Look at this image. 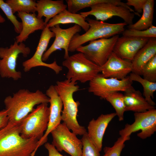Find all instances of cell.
Wrapping results in <instances>:
<instances>
[{"label": "cell", "instance_id": "obj_1", "mask_svg": "<svg viewBox=\"0 0 156 156\" xmlns=\"http://www.w3.org/2000/svg\"><path fill=\"white\" fill-rule=\"evenodd\" d=\"M49 102V98L40 90L32 92L25 89L6 96L4 100L9 121L14 123H19L36 105Z\"/></svg>", "mask_w": 156, "mask_h": 156}, {"label": "cell", "instance_id": "obj_2", "mask_svg": "<svg viewBox=\"0 0 156 156\" xmlns=\"http://www.w3.org/2000/svg\"><path fill=\"white\" fill-rule=\"evenodd\" d=\"M38 141L36 138H24L19 123L9 121L0 130V156H31Z\"/></svg>", "mask_w": 156, "mask_h": 156}, {"label": "cell", "instance_id": "obj_3", "mask_svg": "<svg viewBox=\"0 0 156 156\" xmlns=\"http://www.w3.org/2000/svg\"><path fill=\"white\" fill-rule=\"evenodd\" d=\"M55 86L63 104L61 120L76 135H83L87 131L85 127L80 125L77 120L80 103L79 101H75L73 97L74 93L79 90V86L77 82H73L67 79L57 81Z\"/></svg>", "mask_w": 156, "mask_h": 156}, {"label": "cell", "instance_id": "obj_4", "mask_svg": "<svg viewBox=\"0 0 156 156\" xmlns=\"http://www.w3.org/2000/svg\"><path fill=\"white\" fill-rule=\"evenodd\" d=\"M89 28L85 33L75 34L71 39L68 48L69 52H73L88 42L103 38H108L122 33L127 24L125 22L109 23L89 18H86Z\"/></svg>", "mask_w": 156, "mask_h": 156}, {"label": "cell", "instance_id": "obj_5", "mask_svg": "<svg viewBox=\"0 0 156 156\" xmlns=\"http://www.w3.org/2000/svg\"><path fill=\"white\" fill-rule=\"evenodd\" d=\"M62 64L68 70L66 79L73 82L79 81L84 83L90 81L101 71V67L79 52L69 56Z\"/></svg>", "mask_w": 156, "mask_h": 156}, {"label": "cell", "instance_id": "obj_6", "mask_svg": "<svg viewBox=\"0 0 156 156\" xmlns=\"http://www.w3.org/2000/svg\"><path fill=\"white\" fill-rule=\"evenodd\" d=\"M48 103L37 105L19 122L20 133L24 138L40 140L48 127L50 114Z\"/></svg>", "mask_w": 156, "mask_h": 156}, {"label": "cell", "instance_id": "obj_7", "mask_svg": "<svg viewBox=\"0 0 156 156\" xmlns=\"http://www.w3.org/2000/svg\"><path fill=\"white\" fill-rule=\"evenodd\" d=\"M31 50L23 42L18 43L15 40L9 47H0V75L3 78H12L16 81L22 77L21 73L16 69L18 55L22 54L27 57Z\"/></svg>", "mask_w": 156, "mask_h": 156}, {"label": "cell", "instance_id": "obj_8", "mask_svg": "<svg viewBox=\"0 0 156 156\" xmlns=\"http://www.w3.org/2000/svg\"><path fill=\"white\" fill-rule=\"evenodd\" d=\"M133 81L127 76L119 80L106 78L99 73L89 81L88 91L94 95L105 99L110 94L119 91L129 92L135 90L132 86Z\"/></svg>", "mask_w": 156, "mask_h": 156}, {"label": "cell", "instance_id": "obj_9", "mask_svg": "<svg viewBox=\"0 0 156 156\" xmlns=\"http://www.w3.org/2000/svg\"><path fill=\"white\" fill-rule=\"evenodd\" d=\"M118 35L110 38L100 39L89 42L85 46H81L76 51L83 53L90 61L101 67L107 62L113 51Z\"/></svg>", "mask_w": 156, "mask_h": 156}, {"label": "cell", "instance_id": "obj_10", "mask_svg": "<svg viewBox=\"0 0 156 156\" xmlns=\"http://www.w3.org/2000/svg\"><path fill=\"white\" fill-rule=\"evenodd\" d=\"M50 133L52 137V144L58 151H64L71 156H81V140L71 132L64 122L59 124Z\"/></svg>", "mask_w": 156, "mask_h": 156}, {"label": "cell", "instance_id": "obj_11", "mask_svg": "<svg viewBox=\"0 0 156 156\" xmlns=\"http://www.w3.org/2000/svg\"><path fill=\"white\" fill-rule=\"evenodd\" d=\"M135 121L131 124H126L125 128L120 131L119 134L122 138L129 137L133 133L139 130L137 134L140 138L144 139L151 136L156 131V109L154 108L146 112H135Z\"/></svg>", "mask_w": 156, "mask_h": 156}, {"label": "cell", "instance_id": "obj_12", "mask_svg": "<svg viewBox=\"0 0 156 156\" xmlns=\"http://www.w3.org/2000/svg\"><path fill=\"white\" fill-rule=\"evenodd\" d=\"M90 11L80 14L86 18L89 15L93 16L96 20L104 22L114 16L122 18L127 25L133 24L135 14L127 8L111 3H103L91 6Z\"/></svg>", "mask_w": 156, "mask_h": 156}, {"label": "cell", "instance_id": "obj_13", "mask_svg": "<svg viewBox=\"0 0 156 156\" xmlns=\"http://www.w3.org/2000/svg\"><path fill=\"white\" fill-rule=\"evenodd\" d=\"M55 37L54 33L50 30V28L46 26L42 32L34 54L31 58L22 63L24 72H28L32 68L38 66L49 68L53 70L57 74L62 71V67L59 65L56 61L51 63L48 64L43 62L42 59L51 39Z\"/></svg>", "mask_w": 156, "mask_h": 156}, {"label": "cell", "instance_id": "obj_14", "mask_svg": "<svg viewBox=\"0 0 156 156\" xmlns=\"http://www.w3.org/2000/svg\"><path fill=\"white\" fill-rule=\"evenodd\" d=\"M50 29L55 34V38L51 46L44 54L42 61H46L52 53L60 49H64V58L67 59L69 56L68 48L71 40L75 34L81 31V27L75 24L68 28L62 29L60 25H57L50 28Z\"/></svg>", "mask_w": 156, "mask_h": 156}, {"label": "cell", "instance_id": "obj_15", "mask_svg": "<svg viewBox=\"0 0 156 156\" xmlns=\"http://www.w3.org/2000/svg\"><path fill=\"white\" fill-rule=\"evenodd\" d=\"M46 95L49 98L50 105L49 119L47 129L42 138L38 142L34 152L36 153L38 148L47 142L48 136L51 131L61 123L63 104L55 86H50L46 91Z\"/></svg>", "mask_w": 156, "mask_h": 156}, {"label": "cell", "instance_id": "obj_16", "mask_svg": "<svg viewBox=\"0 0 156 156\" xmlns=\"http://www.w3.org/2000/svg\"><path fill=\"white\" fill-rule=\"evenodd\" d=\"M131 62L123 59L112 52L105 64L101 67V75L106 78L122 79L132 72Z\"/></svg>", "mask_w": 156, "mask_h": 156}, {"label": "cell", "instance_id": "obj_17", "mask_svg": "<svg viewBox=\"0 0 156 156\" xmlns=\"http://www.w3.org/2000/svg\"><path fill=\"white\" fill-rule=\"evenodd\" d=\"M149 38L124 36L119 37L113 51L121 58L131 62L137 52L146 43Z\"/></svg>", "mask_w": 156, "mask_h": 156}, {"label": "cell", "instance_id": "obj_18", "mask_svg": "<svg viewBox=\"0 0 156 156\" xmlns=\"http://www.w3.org/2000/svg\"><path fill=\"white\" fill-rule=\"evenodd\" d=\"M115 113L101 114L96 119L93 118L88 126V135L91 141L100 152L102 150L103 137L106 128L116 116Z\"/></svg>", "mask_w": 156, "mask_h": 156}, {"label": "cell", "instance_id": "obj_19", "mask_svg": "<svg viewBox=\"0 0 156 156\" xmlns=\"http://www.w3.org/2000/svg\"><path fill=\"white\" fill-rule=\"evenodd\" d=\"M18 16L22 21V29L15 40L18 43L25 41L29 36L38 30H43L46 25L43 19L38 18L35 13H28L18 12Z\"/></svg>", "mask_w": 156, "mask_h": 156}, {"label": "cell", "instance_id": "obj_20", "mask_svg": "<svg viewBox=\"0 0 156 156\" xmlns=\"http://www.w3.org/2000/svg\"><path fill=\"white\" fill-rule=\"evenodd\" d=\"M155 55L156 38H149L146 43L138 51L131 61L132 73L141 75L144 66Z\"/></svg>", "mask_w": 156, "mask_h": 156}, {"label": "cell", "instance_id": "obj_21", "mask_svg": "<svg viewBox=\"0 0 156 156\" xmlns=\"http://www.w3.org/2000/svg\"><path fill=\"white\" fill-rule=\"evenodd\" d=\"M67 8V5L63 0H40L36 2L37 17L42 18L45 17L44 21L47 25L49 21Z\"/></svg>", "mask_w": 156, "mask_h": 156}, {"label": "cell", "instance_id": "obj_22", "mask_svg": "<svg viewBox=\"0 0 156 156\" xmlns=\"http://www.w3.org/2000/svg\"><path fill=\"white\" fill-rule=\"evenodd\" d=\"M124 99L126 111L141 112L155 108L147 102L139 90L135 89L125 92Z\"/></svg>", "mask_w": 156, "mask_h": 156}, {"label": "cell", "instance_id": "obj_23", "mask_svg": "<svg viewBox=\"0 0 156 156\" xmlns=\"http://www.w3.org/2000/svg\"><path fill=\"white\" fill-rule=\"evenodd\" d=\"M74 23L80 26L85 31L89 28L86 18L80 13H71L65 9L50 19L46 26L50 28L57 25Z\"/></svg>", "mask_w": 156, "mask_h": 156}, {"label": "cell", "instance_id": "obj_24", "mask_svg": "<svg viewBox=\"0 0 156 156\" xmlns=\"http://www.w3.org/2000/svg\"><path fill=\"white\" fill-rule=\"evenodd\" d=\"M155 1L147 0L140 18L135 23L129 25L128 29L138 30L146 29L152 26L153 18Z\"/></svg>", "mask_w": 156, "mask_h": 156}, {"label": "cell", "instance_id": "obj_25", "mask_svg": "<svg viewBox=\"0 0 156 156\" xmlns=\"http://www.w3.org/2000/svg\"><path fill=\"white\" fill-rule=\"evenodd\" d=\"M66 1L67 10L74 13H76L81 9L101 3H111L120 6L123 5V3L120 0H66Z\"/></svg>", "mask_w": 156, "mask_h": 156}, {"label": "cell", "instance_id": "obj_26", "mask_svg": "<svg viewBox=\"0 0 156 156\" xmlns=\"http://www.w3.org/2000/svg\"><path fill=\"white\" fill-rule=\"evenodd\" d=\"M129 76L132 81L138 82L142 85L144 98L151 105L155 106V103L151 98H154V93L156 90V82L148 81L141 77L140 75L133 73H131Z\"/></svg>", "mask_w": 156, "mask_h": 156}, {"label": "cell", "instance_id": "obj_27", "mask_svg": "<svg viewBox=\"0 0 156 156\" xmlns=\"http://www.w3.org/2000/svg\"><path fill=\"white\" fill-rule=\"evenodd\" d=\"M5 2L11 8L14 14L16 12L34 13L36 12V2L33 0H7Z\"/></svg>", "mask_w": 156, "mask_h": 156}, {"label": "cell", "instance_id": "obj_28", "mask_svg": "<svg viewBox=\"0 0 156 156\" xmlns=\"http://www.w3.org/2000/svg\"><path fill=\"white\" fill-rule=\"evenodd\" d=\"M109 102L114 108L119 120L124 119V114L125 110V106L124 99V94L119 92L110 94L105 99Z\"/></svg>", "mask_w": 156, "mask_h": 156}, {"label": "cell", "instance_id": "obj_29", "mask_svg": "<svg viewBox=\"0 0 156 156\" xmlns=\"http://www.w3.org/2000/svg\"><path fill=\"white\" fill-rule=\"evenodd\" d=\"M0 8L4 12L8 19L13 25L15 32L19 34L22 29V23L17 20L10 5L3 0H0Z\"/></svg>", "mask_w": 156, "mask_h": 156}, {"label": "cell", "instance_id": "obj_30", "mask_svg": "<svg viewBox=\"0 0 156 156\" xmlns=\"http://www.w3.org/2000/svg\"><path fill=\"white\" fill-rule=\"evenodd\" d=\"M123 36L138 38H156V27L153 25L148 29L138 30L128 29L122 33Z\"/></svg>", "mask_w": 156, "mask_h": 156}, {"label": "cell", "instance_id": "obj_31", "mask_svg": "<svg viewBox=\"0 0 156 156\" xmlns=\"http://www.w3.org/2000/svg\"><path fill=\"white\" fill-rule=\"evenodd\" d=\"M130 139V137L125 138L120 137L112 146H106L104 148V154L101 156H120L121 152L125 146V142Z\"/></svg>", "mask_w": 156, "mask_h": 156}, {"label": "cell", "instance_id": "obj_32", "mask_svg": "<svg viewBox=\"0 0 156 156\" xmlns=\"http://www.w3.org/2000/svg\"><path fill=\"white\" fill-rule=\"evenodd\" d=\"M143 78L150 81L156 82V55L145 65L142 71Z\"/></svg>", "mask_w": 156, "mask_h": 156}, {"label": "cell", "instance_id": "obj_33", "mask_svg": "<svg viewBox=\"0 0 156 156\" xmlns=\"http://www.w3.org/2000/svg\"><path fill=\"white\" fill-rule=\"evenodd\" d=\"M83 144L81 156H100V152L88 137L87 132L81 139Z\"/></svg>", "mask_w": 156, "mask_h": 156}, {"label": "cell", "instance_id": "obj_34", "mask_svg": "<svg viewBox=\"0 0 156 156\" xmlns=\"http://www.w3.org/2000/svg\"><path fill=\"white\" fill-rule=\"evenodd\" d=\"M147 0H127L126 4L128 6L134 7V11L140 14L142 12L144 5Z\"/></svg>", "mask_w": 156, "mask_h": 156}, {"label": "cell", "instance_id": "obj_35", "mask_svg": "<svg viewBox=\"0 0 156 156\" xmlns=\"http://www.w3.org/2000/svg\"><path fill=\"white\" fill-rule=\"evenodd\" d=\"M44 147L48 151V156H68L61 154L52 144L46 142L45 143Z\"/></svg>", "mask_w": 156, "mask_h": 156}, {"label": "cell", "instance_id": "obj_36", "mask_svg": "<svg viewBox=\"0 0 156 156\" xmlns=\"http://www.w3.org/2000/svg\"><path fill=\"white\" fill-rule=\"evenodd\" d=\"M8 122L9 119L6 110L4 109L0 111V130L5 127Z\"/></svg>", "mask_w": 156, "mask_h": 156}, {"label": "cell", "instance_id": "obj_37", "mask_svg": "<svg viewBox=\"0 0 156 156\" xmlns=\"http://www.w3.org/2000/svg\"><path fill=\"white\" fill-rule=\"evenodd\" d=\"M5 21V18L0 14V23H3Z\"/></svg>", "mask_w": 156, "mask_h": 156}, {"label": "cell", "instance_id": "obj_38", "mask_svg": "<svg viewBox=\"0 0 156 156\" xmlns=\"http://www.w3.org/2000/svg\"></svg>", "mask_w": 156, "mask_h": 156}]
</instances>
